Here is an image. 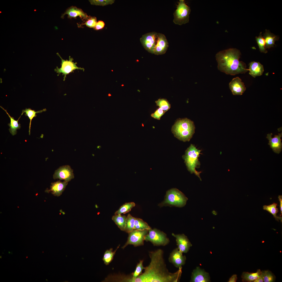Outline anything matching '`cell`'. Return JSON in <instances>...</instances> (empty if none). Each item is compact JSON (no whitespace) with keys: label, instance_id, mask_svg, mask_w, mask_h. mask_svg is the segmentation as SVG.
<instances>
[{"label":"cell","instance_id":"obj_35","mask_svg":"<svg viewBox=\"0 0 282 282\" xmlns=\"http://www.w3.org/2000/svg\"><path fill=\"white\" fill-rule=\"evenodd\" d=\"M89 2L92 5L104 6L112 4L114 3V0H90Z\"/></svg>","mask_w":282,"mask_h":282},{"label":"cell","instance_id":"obj_21","mask_svg":"<svg viewBox=\"0 0 282 282\" xmlns=\"http://www.w3.org/2000/svg\"><path fill=\"white\" fill-rule=\"evenodd\" d=\"M263 37L265 41L266 49L273 47L275 41L279 39L278 36L271 33L269 30H266Z\"/></svg>","mask_w":282,"mask_h":282},{"label":"cell","instance_id":"obj_10","mask_svg":"<svg viewBox=\"0 0 282 282\" xmlns=\"http://www.w3.org/2000/svg\"><path fill=\"white\" fill-rule=\"evenodd\" d=\"M157 34L158 33L155 32H149L143 35L140 39L144 48L151 54L154 53Z\"/></svg>","mask_w":282,"mask_h":282},{"label":"cell","instance_id":"obj_11","mask_svg":"<svg viewBox=\"0 0 282 282\" xmlns=\"http://www.w3.org/2000/svg\"><path fill=\"white\" fill-rule=\"evenodd\" d=\"M53 178L63 180L68 183L74 178L73 170L68 165L61 167L55 171Z\"/></svg>","mask_w":282,"mask_h":282},{"label":"cell","instance_id":"obj_27","mask_svg":"<svg viewBox=\"0 0 282 282\" xmlns=\"http://www.w3.org/2000/svg\"><path fill=\"white\" fill-rule=\"evenodd\" d=\"M120 246V245H119L114 251H113V249L112 248L110 249L109 250H107L105 251L102 260L104 263L106 265H108L112 261L116 252L119 248Z\"/></svg>","mask_w":282,"mask_h":282},{"label":"cell","instance_id":"obj_26","mask_svg":"<svg viewBox=\"0 0 282 282\" xmlns=\"http://www.w3.org/2000/svg\"><path fill=\"white\" fill-rule=\"evenodd\" d=\"M46 109H45L42 110L35 111V110H32L30 108H26L25 109L22 110V113L21 114L22 115L24 113H25V115L26 116H27L30 119V122L29 126V135L30 134V130L31 121L34 117H36L37 115L36 114L38 113H40L43 111H46Z\"/></svg>","mask_w":282,"mask_h":282},{"label":"cell","instance_id":"obj_43","mask_svg":"<svg viewBox=\"0 0 282 282\" xmlns=\"http://www.w3.org/2000/svg\"><path fill=\"white\" fill-rule=\"evenodd\" d=\"M27 257H27V256H26V258H27Z\"/></svg>","mask_w":282,"mask_h":282},{"label":"cell","instance_id":"obj_29","mask_svg":"<svg viewBox=\"0 0 282 282\" xmlns=\"http://www.w3.org/2000/svg\"><path fill=\"white\" fill-rule=\"evenodd\" d=\"M135 218L130 214L127 217L125 231L129 233L134 229Z\"/></svg>","mask_w":282,"mask_h":282},{"label":"cell","instance_id":"obj_15","mask_svg":"<svg viewBox=\"0 0 282 282\" xmlns=\"http://www.w3.org/2000/svg\"><path fill=\"white\" fill-rule=\"evenodd\" d=\"M66 14L68 15V18L70 19L72 18L76 19L77 17L79 16L83 21L86 20L89 16L81 9L74 6H72L68 8L62 15L61 18H64Z\"/></svg>","mask_w":282,"mask_h":282},{"label":"cell","instance_id":"obj_32","mask_svg":"<svg viewBox=\"0 0 282 282\" xmlns=\"http://www.w3.org/2000/svg\"><path fill=\"white\" fill-rule=\"evenodd\" d=\"M256 40L258 46L259 50L261 52L266 53L267 51L265 48V42L262 32L260 33L259 36L256 37Z\"/></svg>","mask_w":282,"mask_h":282},{"label":"cell","instance_id":"obj_23","mask_svg":"<svg viewBox=\"0 0 282 282\" xmlns=\"http://www.w3.org/2000/svg\"><path fill=\"white\" fill-rule=\"evenodd\" d=\"M261 271L260 269L257 270L255 273L244 272L242 273L241 278L243 282H254L260 275Z\"/></svg>","mask_w":282,"mask_h":282},{"label":"cell","instance_id":"obj_40","mask_svg":"<svg viewBox=\"0 0 282 282\" xmlns=\"http://www.w3.org/2000/svg\"><path fill=\"white\" fill-rule=\"evenodd\" d=\"M263 282V275L262 273V272L260 276L256 279L254 282Z\"/></svg>","mask_w":282,"mask_h":282},{"label":"cell","instance_id":"obj_39","mask_svg":"<svg viewBox=\"0 0 282 282\" xmlns=\"http://www.w3.org/2000/svg\"><path fill=\"white\" fill-rule=\"evenodd\" d=\"M237 279V275L236 274L233 275L230 278L228 282H236Z\"/></svg>","mask_w":282,"mask_h":282},{"label":"cell","instance_id":"obj_7","mask_svg":"<svg viewBox=\"0 0 282 282\" xmlns=\"http://www.w3.org/2000/svg\"><path fill=\"white\" fill-rule=\"evenodd\" d=\"M187 199L180 191L176 189H173L167 192L164 203L181 207L185 205Z\"/></svg>","mask_w":282,"mask_h":282},{"label":"cell","instance_id":"obj_1","mask_svg":"<svg viewBox=\"0 0 282 282\" xmlns=\"http://www.w3.org/2000/svg\"><path fill=\"white\" fill-rule=\"evenodd\" d=\"M162 250L158 249L149 252L150 262L145 268L144 271L137 277L130 278L128 282H178L179 281L182 273V268L176 272H169L167 269L163 257Z\"/></svg>","mask_w":282,"mask_h":282},{"label":"cell","instance_id":"obj_41","mask_svg":"<svg viewBox=\"0 0 282 282\" xmlns=\"http://www.w3.org/2000/svg\"><path fill=\"white\" fill-rule=\"evenodd\" d=\"M278 198L280 203V207L281 213V214L280 216H281L282 214V196L279 195Z\"/></svg>","mask_w":282,"mask_h":282},{"label":"cell","instance_id":"obj_38","mask_svg":"<svg viewBox=\"0 0 282 282\" xmlns=\"http://www.w3.org/2000/svg\"><path fill=\"white\" fill-rule=\"evenodd\" d=\"M105 25V24L104 21L102 20H99L97 22L94 29L96 31L100 30L104 28Z\"/></svg>","mask_w":282,"mask_h":282},{"label":"cell","instance_id":"obj_24","mask_svg":"<svg viewBox=\"0 0 282 282\" xmlns=\"http://www.w3.org/2000/svg\"><path fill=\"white\" fill-rule=\"evenodd\" d=\"M277 204L273 203V204L268 205H264L263 207V209L266 210L273 216L275 220L278 221L280 220L281 222L282 218L281 217L277 215V214L279 212L278 209L277 208Z\"/></svg>","mask_w":282,"mask_h":282},{"label":"cell","instance_id":"obj_34","mask_svg":"<svg viewBox=\"0 0 282 282\" xmlns=\"http://www.w3.org/2000/svg\"><path fill=\"white\" fill-rule=\"evenodd\" d=\"M262 272L263 282H273L275 281V277L271 271L269 270H265Z\"/></svg>","mask_w":282,"mask_h":282},{"label":"cell","instance_id":"obj_22","mask_svg":"<svg viewBox=\"0 0 282 282\" xmlns=\"http://www.w3.org/2000/svg\"><path fill=\"white\" fill-rule=\"evenodd\" d=\"M0 107L6 112L10 118V123L8 124V125L10 127V128L9 129V130L11 134L13 136H14L16 134L17 132V130L20 129L21 127V125L20 124H19L18 123V121L21 115H20L18 120H16L14 119V118L13 117H11L9 115L7 112V110L4 109L1 106H0Z\"/></svg>","mask_w":282,"mask_h":282},{"label":"cell","instance_id":"obj_2","mask_svg":"<svg viewBox=\"0 0 282 282\" xmlns=\"http://www.w3.org/2000/svg\"><path fill=\"white\" fill-rule=\"evenodd\" d=\"M240 51L230 48L218 52L216 55L218 69L227 74L235 75L245 73L249 71L245 63L240 61Z\"/></svg>","mask_w":282,"mask_h":282},{"label":"cell","instance_id":"obj_20","mask_svg":"<svg viewBox=\"0 0 282 282\" xmlns=\"http://www.w3.org/2000/svg\"><path fill=\"white\" fill-rule=\"evenodd\" d=\"M249 74L254 78L262 75L264 71L263 66L258 62L252 61L249 64Z\"/></svg>","mask_w":282,"mask_h":282},{"label":"cell","instance_id":"obj_28","mask_svg":"<svg viewBox=\"0 0 282 282\" xmlns=\"http://www.w3.org/2000/svg\"><path fill=\"white\" fill-rule=\"evenodd\" d=\"M135 205L133 202L126 203L123 205L115 213V215L125 214L130 211Z\"/></svg>","mask_w":282,"mask_h":282},{"label":"cell","instance_id":"obj_6","mask_svg":"<svg viewBox=\"0 0 282 282\" xmlns=\"http://www.w3.org/2000/svg\"><path fill=\"white\" fill-rule=\"evenodd\" d=\"M145 240L150 242L155 246H165L170 242L169 239L165 233L155 228L148 230Z\"/></svg>","mask_w":282,"mask_h":282},{"label":"cell","instance_id":"obj_36","mask_svg":"<svg viewBox=\"0 0 282 282\" xmlns=\"http://www.w3.org/2000/svg\"><path fill=\"white\" fill-rule=\"evenodd\" d=\"M143 260H140L139 262L137 265L136 269L134 272L132 273V278H136L142 273V270L145 268L143 265Z\"/></svg>","mask_w":282,"mask_h":282},{"label":"cell","instance_id":"obj_12","mask_svg":"<svg viewBox=\"0 0 282 282\" xmlns=\"http://www.w3.org/2000/svg\"><path fill=\"white\" fill-rule=\"evenodd\" d=\"M183 252L178 248L174 249L170 254L168 258L169 262L178 269L185 263L186 257L183 254Z\"/></svg>","mask_w":282,"mask_h":282},{"label":"cell","instance_id":"obj_3","mask_svg":"<svg viewBox=\"0 0 282 282\" xmlns=\"http://www.w3.org/2000/svg\"><path fill=\"white\" fill-rule=\"evenodd\" d=\"M193 122L186 118L178 120L172 126V131L175 137L183 142L189 141L195 133Z\"/></svg>","mask_w":282,"mask_h":282},{"label":"cell","instance_id":"obj_13","mask_svg":"<svg viewBox=\"0 0 282 282\" xmlns=\"http://www.w3.org/2000/svg\"><path fill=\"white\" fill-rule=\"evenodd\" d=\"M168 46V43L165 36L161 33H158L156 43L154 54L157 55L165 54Z\"/></svg>","mask_w":282,"mask_h":282},{"label":"cell","instance_id":"obj_4","mask_svg":"<svg viewBox=\"0 0 282 282\" xmlns=\"http://www.w3.org/2000/svg\"><path fill=\"white\" fill-rule=\"evenodd\" d=\"M201 150L197 149L191 144L185 151L183 157L188 171L191 173H194L201 180L200 176L201 172L197 171L196 168L200 165L198 157L201 153Z\"/></svg>","mask_w":282,"mask_h":282},{"label":"cell","instance_id":"obj_17","mask_svg":"<svg viewBox=\"0 0 282 282\" xmlns=\"http://www.w3.org/2000/svg\"><path fill=\"white\" fill-rule=\"evenodd\" d=\"M272 133L267 134L266 138L269 140L268 144L274 152L279 154L282 150V143L281 138L282 136V133L279 134L278 135H275L273 138L272 137Z\"/></svg>","mask_w":282,"mask_h":282},{"label":"cell","instance_id":"obj_37","mask_svg":"<svg viewBox=\"0 0 282 282\" xmlns=\"http://www.w3.org/2000/svg\"><path fill=\"white\" fill-rule=\"evenodd\" d=\"M165 112L161 108L157 109L154 113L151 114V116L153 118L160 120L161 117L164 114Z\"/></svg>","mask_w":282,"mask_h":282},{"label":"cell","instance_id":"obj_42","mask_svg":"<svg viewBox=\"0 0 282 282\" xmlns=\"http://www.w3.org/2000/svg\"><path fill=\"white\" fill-rule=\"evenodd\" d=\"M111 96V94H110V93H109V94H108V96Z\"/></svg>","mask_w":282,"mask_h":282},{"label":"cell","instance_id":"obj_5","mask_svg":"<svg viewBox=\"0 0 282 282\" xmlns=\"http://www.w3.org/2000/svg\"><path fill=\"white\" fill-rule=\"evenodd\" d=\"M191 11L190 7L184 0H180L176 10L173 14V22L177 25H182L189 22Z\"/></svg>","mask_w":282,"mask_h":282},{"label":"cell","instance_id":"obj_25","mask_svg":"<svg viewBox=\"0 0 282 282\" xmlns=\"http://www.w3.org/2000/svg\"><path fill=\"white\" fill-rule=\"evenodd\" d=\"M126 218L125 215L119 214L115 215L112 219L121 230L125 231Z\"/></svg>","mask_w":282,"mask_h":282},{"label":"cell","instance_id":"obj_19","mask_svg":"<svg viewBox=\"0 0 282 282\" xmlns=\"http://www.w3.org/2000/svg\"><path fill=\"white\" fill-rule=\"evenodd\" d=\"M68 183L60 181L51 183L50 189L46 190L47 192H51L55 196H59L62 194L65 189Z\"/></svg>","mask_w":282,"mask_h":282},{"label":"cell","instance_id":"obj_14","mask_svg":"<svg viewBox=\"0 0 282 282\" xmlns=\"http://www.w3.org/2000/svg\"><path fill=\"white\" fill-rule=\"evenodd\" d=\"M172 235L175 238L178 248L183 253H186L189 250L192 244L187 237L184 234H175Z\"/></svg>","mask_w":282,"mask_h":282},{"label":"cell","instance_id":"obj_9","mask_svg":"<svg viewBox=\"0 0 282 282\" xmlns=\"http://www.w3.org/2000/svg\"><path fill=\"white\" fill-rule=\"evenodd\" d=\"M57 54L61 59V67L60 68L57 67L55 69V71L58 74L61 73H62V75H64V81L65 80L67 75L72 72L75 69H80L84 71V69L83 68L79 67L77 66L76 65L77 63L73 62V58L71 57L70 56H69L68 60H65L62 59L58 53H57Z\"/></svg>","mask_w":282,"mask_h":282},{"label":"cell","instance_id":"obj_16","mask_svg":"<svg viewBox=\"0 0 282 282\" xmlns=\"http://www.w3.org/2000/svg\"><path fill=\"white\" fill-rule=\"evenodd\" d=\"M230 88L234 95H241L246 89L244 83L239 77L233 78L229 84Z\"/></svg>","mask_w":282,"mask_h":282},{"label":"cell","instance_id":"obj_30","mask_svg":"<svg viewBox=\"0 0 282 282\" xmlns=\"http://www.w3.org/2000/svg\"><path fill=\"white\" fill-rule=\"evenodd\" d=\"M151 228L148 224L142 219L135 218L134 229L141 230H149Z\"/></svg>","mask_w":282,"mask_h":282},{"label":"cell","instance_id":"obj_31","mask_svg":"<svg viewBox=\"0 0 282 282\" xmlns=\"http://www.w3.org/2000/svg\"><path fill=\"white\" fill-rule=\"evenodd\" d=\"M97 22L96 17L89 16L86 20L83 21L82 23L77 24L79 27H81L83 25H85L89 27L94 28Z\"/></svg>","mask_w":282,"mask_h":282},{"label":"cell","instance_id":"obj_8","mask_svg":"<svg viewBox=\"0 0 282 282\" xmlns=\"http://www.w3.org/2000/svg\"><path fill=\"white\" fill-rule=\"evenodd\" d=\"M148 230H138L134 229L130 232L127 240L122 247L124 248L128 245H132L135 246L143 245L144 244L145 238L148 233Z\"/></svg>","mask_w":282,"mask_h":282},{"label":"cell","instance_id":"obj_18","mask_svg":"<svg viewBox=\"0 0 282 282\" xmlns=\"http://www.w3.org/2000/svg\"><path fill=\"white\" fill-rule=\"evenodd\" d=\"M210 281L208 273L203 269L197 267L193 271L192 274L191 282H207Z\"/></svg>","mask_w":282,"mask_h":282},{"label":"cell","instance_id":"obj_33","mask_svg":"<svg viewBox=\"0 0 282 282\" xmlns=\"http://www.w3.org/2000/svg\"><path fill=\"white\" fill-rule=\"evenodd\" d=\"M156 105L162 109L165 113L169 110L171 105L168 102L166 99L160 98L155 101Z\"/></svg>","mask_w":282,"mask_h":282}]
</instances>
